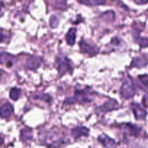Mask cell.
<instances>
[{
	"label": "cell",
	"instance_id": "1",
	"mask_svg": "<svg viewBox=\"0 0 148 148\" xmlns=\"http://www.w3.org/2000/svg\"><path fill=\"white\" fill-rule=\"evenodd\" d=\"M90 93L86 90H77L75 93V96L73 98H69L66 99L65 102L69 103H86L92 101V98L90 96Z\"/></svg>",
	"mask_w": 148,
	"mask_h": 148
},
{
	"label": "cell",
	"instance_id": "2",
	"mask_svg": "<svg viewBox=\"0 0 148 148\" xmlns=\"http://www.w3.org/2000/svg\"><path fill=\"white\" fill-rule=\"evenodd\" d=\"M120 91H121V95L123 98H126V99H130V98H132L135 94V87H134L132 81H124Z\"/></svg>",
	"mask_w": 148,
	"mask_h": 148
},
{
	"label": "cell",
	"instance_id": "3",
	"mask_svg": "<svg viewBox=\"0 0 148 148\" xmlns=\"http://www.w3.org/2000/svg\"><path fill=\"white\" fill-rule=\"evenodd\" d=\"M57 69L60 75H64L70 69V63L67 58L64 56H58L56 59Z\"/></svg>",
	"mask_w": 148,
	"mask_h": 148
},
{
	"label": "cell",
	"instance_id": "4",
	"mask_svg": "<svg viewBox=\"0 0 148 148\" xmlns=\"http://www.w3.org/2000/svg\"><path fill=\"white\" fill-rule=\"evenodd\" d=\"M121 130L123 134L127 136L137 137L140 133V129L135 125L131 124H124L121 125Z\"/></svg>",
	"mask_w": 148,
	"mask_h": 148
},
{
	"label": "cell",
	"instance_id": "5",
	"mask_svg": "<svg viewBox=\"0 0 148 148\" xmlns=\"http://www.w3.org/2000/svg\"><path fill=\"white\" fill-rule=\"evenodd\" d=\"M17 59L11 53H7V52H1L0 53V64H5L7 67H11L13 66Z\"/></svg>",
	"mask_w": 148,
	"mask_h": 148
},
{
	"label": "cell",
	"instance_id": "6",
	"mask_svg": "<svg viewBox=\"0 0 148 148\" xmlns=\"http://www.w3.org/2000/svg\"><path fill=\"white\" fill-rule=\"evenodd\" d=\"M131 106L134 116H135V118L137 120H143L146 118L147 111L140 104L134 103H132Z\"/></svg>",
	"mask_w": 148,
	"mask_h": 148
},
{
	"label": "cell",
	"instance_id": "7",
	"mask_svg": "<svg viewBox=\"0 0 148 148\" xmlns=\"http://www.w3.org/2000/svg\"><path fill=\"white\" fill-rule=\"evenodd\" d=\"M79 48H80L81 51L85 53H89V54L93 55L96 54L98 52V48L96 47L95 46H91V45L88 44L87 42H85V40H81L79 43Z\"/></svg>",
	"mask_w": 148,
	"mask_h": 148
},
{
	"label": "cell",
	"instance_id": "8",
	"mask_svg": "<svg viewBox=\"0 0 148 148\" xmlns=\"http://www.w3.org/2000/svg\"><path fill=\"white\" fill-rule=\"evenodd\" d=\"M98 141L103 145L106 148H116V143L115 140L110 138L105 134H101L98 137Z\"/></svg>",
	"mask_w": 148,
	"mask_h": 148
},
{
	"label": "cell",
	"instance_id": "9",
	"mask_svg": "<svg viewBox=\"0 0 148 148\" xmlns=\"http://www.w3.org/2000/svg\"><path fill=\"white\" fill-rule=\"evenodd\" d=\"M14 108L11 104L9 103L4 104L0 108V117L3 119L9 118L12 114Z\"/></svg>",
	"mask_w": 148,
	"mask_h": 148
},
{
	"label": "cell",
	"instance_id": "10",
	"mask_svg": "<svg viewBox=\"0 0 148 148\" xmlns=\"http://www.w3.org/2000/svg\"><path fill=\"white\" fill-rule=\"evenodd\" d=\"M118 108V103L115 100H109L106 103L101 106V107L98 108L100 111L101 112H107L108 111H112V110L116 109Z\"/></svg>",
	"mask_w": 148,
	"mask_h": 148
},
{
	"label": "cell",
	"instance_id": "11",
	"mask_svg": "<svg viewBox=\"0 0 148 148\" xmlns=\"http://www.w3.org/2000/svg\"><path fill=\"white\" fill-rule=\"evenodd\" d=\"M71 134L75 138H79L82 136H88L89 130L85 127H77L72 129Z\"/></svg>",
	"mask_w": 148,
	"mask_h": 148
},
{
	"label": "cell",
	"instance_id": "12",
	"mask_svg": "<svg viewBox=\"0 0 148 148\" xmlns=\"http://www.w3.org/2000/svg\"><path fill=\"white\" fill-rule=\"evenodd\" d=\"M41 62V59L38 56H31L27 59V67L29 69H36L39 67Z\"/></svg>",
	"mask_w": 148,
	"mask_h": 148
},
{
	"label": "cell",
	"instance_id": "13",
	"mask_svg": "<svg viewBox=\"0 0 148 148\" xmlns=\"http://www.w3.org/2000/svg\"><path fill=\"white\" fill-rule=\"evenodd\" d=\"M147 64V60L145 57H134L132 62V66L137 68H143Z\"/></svg>",
	"mask_w": 148,
	"mask_h": 148
},
{
	"label": "cell",
	"instance_id": "14",
	"mask_svg": "<svg viewBox=\"0 0 148 148\" xmlns=\"http://www.w3.org/2000/svg\"><path fill=\"white\" fill-rule=\"evenodd\" d=\"M76 28L72 27L69 30L68 33H66V42L70 46H73L75 43V39H76Z\"/></svg>",
	"mask_w": 148,
	"mask_h": 148
},
{
	"label": "cell",
	"instance_id": "15",
	"mask_svg": "<svg viewBox=\"0 0 148 148\" xmlns=\"http://www.w3.org/2000/svg\"><path fill=\"white\" fill-rule=\"evenodd\" d=\"M33 137V134H32V131L28 128L23 129L21 130V139L23 141L25 140H30Z\"/></svg>",
	"mask_w": 148,
	"mask_h": 148
},
{
	"label": "cell",
	"instance_id": "16",
	"mask_svg": "<svg viewBox=\"0 0 148 148\" xmlns=\"http://www.w3.org/2000/svg\"><path fill=\"white\" fill-rule=\"evenodd\" d=\"M20 93H21V91L19 88H14L10 90V97L11 99H12L13 101H17L20 96Z\"/></svg>",
	"mask_w": 148,
	"mask_h": 148
},
{
	"label": "cell",
	"instance_id": "17",
	"mask_svg": "<svg viewBox=\"0 0 148 148\" xmlns=\"http://www.w3.org/2000/svg\"><path fill=\"white\" fill-rule=\"evenodd\" d=\"M139 79V84L141 88L144 89V88H148V76L147 75H143V76H140L138 77Z\"/></svg>",
	"mask_w": 148,
	"mask_h": 148
},
{
	"label": "cell",
	"instance_id": "18",
	"mask_svg": "<svg viewBox=\"0 0 148 148\" xmlns=\"http://www.w3.org/2000/svg\"><path fill=\"white\" fill-rule=\"evenodd\" d=\"M34 98L35 99L41 100V101L47 103L51 102V98L49 95H46V94H38V95H35Z\"/></svg>",
	"mask_w": 148,
	"mask_h": 148
},
{
	"label": "cell",
	"instance_id": "19",
	"mask_svg": "<svg viewBox=\"0 0 148 148\" xmlns=\"http://www.w3.org/2000/svg\"><path fill=\"white\" fill-rule=\"evenodd\" d=\"M79 3L84 4H87V5H99V4H105V1H100V0H98V1H79Z\"/></svg>",
	"mask_w": 148,
	"mask_h": 148
},
{
	"label": "cell",
	"instance_id": "20",
	"mask_svg": "<svg viewBox=\"0 0 148 148\" xmlns=\"http://www.w3.org/2000/svg\"><path fill=\"white\" fill-rule=\"evenodd\" d=\"M50 23H51V26L52 27H56V26L58 25V23H59V20H58L57 17L55 15L51 16L50 20Z\"/></svg>",
	"mask_w": 148,
	"mask_h": 148
},
{
	"label": "cell",
	"instance_id": "21",
	"mask_svg": "<svg viewBox=\"0 0 148 148\" xmlns=\"http://www.w3.org/2000/svg\"><path fill=\"white\" fill-rule=\"evenodd\" d=\"M139 44L141 47H147L148 46V38H142L139 40Z\"/></svg>",
	"mask_w": 148,
	"mask_h": 148
},
{
	"label": "cell",
	"instance_id": "22",
	"mask_svg": "<svg viewBox=\"0 0 148 148\" xmlns=\"http://www.w3.org/2000/svg\"><path fill=\"white\" fill-rule=\"evenodd\" d=\"M143 103H144V105L145 106L148 107V93L146 94L144 96V98H143Z\"/></svg>",
	"mask_w": 148,
	"mask_h": 148
},
{
	"label": "cell",
	"instance_id": "23",
	"mask_svg": "<svg viewBox=\"0 0 148 148\" xmlns=\"http://www.w3.org/2000/svg\"><path fill=\"white\" fill-rule=\"evenodd\" d=\"M4 38H5V36L1 32H0V43H1L2 41H4Z\"/></svg>",
	"mask_w": 148,
	"mask_h": 148
},
{
	"label": "cell",
	"instance_id": "24",
	"mask_svg": "<svg viewBox=\"0 0 148 148\" xmlns=\"http://www.w3.org/2000/svg\"><path fill=\"white\" fill-rule=\"evenodd\" d=\"M134 2H135V3H137V4H146V3H147V2H148V1H134Z\"/></svg>",
	"mask_w": 148,
	"mask_h": 148
},
{
	"label": "cell",
	"instance_id": "25",
	"mask_svg": "<svg viewBox=\"0 0 148 148\" xmlns=\"http://www.w3.org/2000/svg\"><path fill=\"white\" fill-rule=\"evenodd\" d=\"M4 71L1 70V69H0V81L1 80V78H2V76H3V74H4Z\"/></svg>",
	"mask_w": 148,
	"mask_h": 148
},
{
	"label": "cell",
	"instance_id": "26",
	"mask_svg": "<svg viewBox=\"0 0 148 148\" xmlns=\"http://www.w3.org/2000/svg\"><path fill=\"white\" fill-rule=\"evenodd\" d=\"M3 7H4V4H3V2L0 1V12H1V9H2Z\"/></svg>",
	"mask_w": 148,
	"mask_h": 148
},
{
	"label": "cell",
	"instance_id": "27",
	"mask_svg": "<svg viewBox=\"0 0 148 148\" xmlns=\"http://www.w3.org/2000/svg\"><path fill=\"white\" fill-rule=\"evenodd\" d=\"M2 143H3V140L1 138H0V146H1V145L2 144Z\"/></svg>",
	"mask_w": 148,
	"mask_h": 148
}]
</instances>
